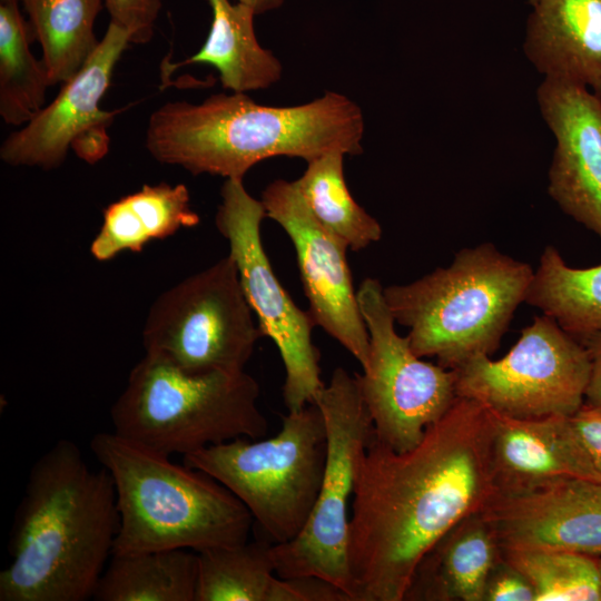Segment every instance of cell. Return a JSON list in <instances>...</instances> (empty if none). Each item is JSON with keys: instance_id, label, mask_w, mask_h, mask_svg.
<instances>
[{"instance_id": "1", "label": "cell", "mask_w": 601, "mask_h": 601, "mask_svg": "<svg viewBox=\"0 0 601 601\" xmlns=\"http://www.w3.org/2000/svg\"><path fill=\"white\" fill-rule=\"evenodd\" d=\"M491 442L489 408L461 396L408 451L374 437L357 464L349 518L356 601H403L423 555L485 508L496 493Z\"/></svg>"}, {"instance_id": "2", "label": "cell", "mask_w": 601, "mask_h": 601, "mask_svg": "<svg viewBox=\"0 0 601 601\" xmlns=\"http://www.w3.org/2000/svg\"><path fill=\"white\" fill-rule=\"evenodd\" d=\"M119 531L109 472L92 470L60 440L32 465L0 572V601H85L114 553Z\"/></svg>"}, {"instance_id": "3", "label": "cell", "mask_w": 601, "mask_h": 601, "mask_svg": "<svg viewBox=\"0 0 601 601\" xmlns=\"http://www.w3.org/2000/svg\"><path fill=\"white\" fill-rule=\"evenodd\" d=\"M364 118L346 96L326 92L303 105H259L246 93H215L200 104L168 101L149 117L146 149L161 164L193 175L243 180L277 156L311 161L339 151L361 155Z\"/></svg>"}, {"instance_id": "4", "label": "cell", "mask_w": 601, "mask_h": 601, "mask_svg": "<svg viewBox=\"0 0 601 601\" xmlns=\"http://www.w3.org/2000/svg\"><path fill=\"white\" fill-rule=\"evenodd\" d=\"M90 450L115 484L119 531L114 553L199 552L248 541L252 513L207 473L115 432L95 434Z\"/></svg>"}, {"instance_id": "5", "label": "cell", "mask_w": 601, "mask_h": 601, "mask_svg": "<svg viewBox=\"0 0 601 601\" xmlns=\"http://www.w3.org/2000/svg\"><path fill=\"white\" fill-rule=\"evenodd\" d=\"M534 270L491 243L456 253L447 267L408 284L384 287L395 323L407 327L420 357L456 370L499 347Z\"/></svg>"}, {"instance_id": "6", "label": "cell", "mask_w": 601, "mask_h": 601, "mask_svg": "<svg viewBox=\"0 0 601 601\" xmlns=\"http://www.w3.org/2000/svg\"><path fill=\"white\" fill-rule=\"evenodd\" d=\"M259 386L245 371L189 374L145 354L114 403V432L165 455L195 453L236 439L258 440L268 423Z\"/></svg>"}, {"instance_id": "7", "label": "cell", "mask_w": 601, "mask_h": 601, "mask_svg": "<svg viewBox=\"0 0 601 601\" xmlns=\"http://www.w3.org/2000/svg\"><path fill=\"white\" fill-rule=\"evenodd\" d=\"M327 433L316 403L282 417L270 439H236L183 456L235 494L273 544L296 538L316 502Z\"/></svg>"}, {"instance_id": "8", "label": "cell", "mask_w": 601, "mask_h": 601, "mask_svg": "<svg viewBox=\"0 0 601 601\" xmlns=\"http://www.w3.org/2000/svg\"><path fill=\"white\" fill-rule=\"evenodd\" d=\"M327 433V456L321 489L311 515L293 540L273 544L279 578L315 575L341 588L355 600L348 562V502L357 464L375 437L357 374L334 370L316 394Z\"/></svg>"}, {"instance_id": "9", "label": "cell", "mask_w": 601, "mask_h": 601, "mask_svg": "<svg viewBox=\"0 0 601 601\" xmlns=\"http://www.w3.org/2000/svg\"><path fill=\"white\" fill-rule=\"evenodd\" d=\"M230 254L161 293L142 329L146 354L189 374L238 373L262 329Z\"/></svg>"}, {"instance_id": "10", "label": "cell", "mask_w": 601, "mask_h": 601, "mask_svg": "<svg viewBox=\"0 0 601 601\" xmlns=\"http://www.w3.org/2000/svg\"><path fill=\"white\" fill-rule=\"evenodd\" d=\"M384 287L365 278L357 289L370 338L359 390L373 421L375 439L395 452L416 446L457 397L456 373L422 359L408 338L395 331Z\"/></svg>"}, {"instance_id": "11", "label": "cell", "mask_w": 601, "mask_h": 601, "mask_svg": "<svg viewBox=\"0 0 601 601\" xmlns=\"http://www.w3.org/2000/svg\"><path fill=\"white\" fill-rule=\"evenodd\" d=\"M457 396L516 418L571 416L584 403L591 361L587 347L542 314L497 361L477 356L459 368Z\"/></svg>"}, {"instance_id": "12", "label": "cell", "mask_w": 601, "mask_h": 601, "mask_svg": "<svg viewBox=\"0 0 601 601\" xmlns=\"http://www.w3.org/2000/svg\"><path fill=\"white\" fill-rule=\"evenodd\" d=\"M215 223L229 244L245 296L264 336L277 346L286 377L283 398L288 412L314 403L325 385L321 378L319 351L312 341L316 326L308 311L300 309L276 277L260 238L266 217L260 200L245 189L243 180L226 179Z\"/></svg>"}, {"instance_id": "13", "label": "cell", "mask_w": 601, "mask_h": 601, "mask_svg": "<svg viewBox=\"0 0 601 601\" xmlns=\"http://www.w3.org/2000/svg\"><path fill=\"white\" fill-rule=\"evenodd\" d=\"M130 42L129 33L109 22L93 53L56 98L0 147V158L13 167H59L71 149L92 165L109 149L108 127L118 111L99 107L110 86L116 65Z\"/></svg>"}, {"instance_id": "14", "label": "cell", "mask_w": 601, "mask_h": 601, "mask_svg": "<svg viewBox=\"0 0 601 601\" xmlns=\"http://www.w3.org/2000/svg\"><path fill=\"white\" fill-rule=\"evenodd\" d=\"M266 217L287 233L296 252L308 313L361 364L366 365L370 338L346 259L347 246L312 215L295 180L277 179L263 191Z\"/></svg>"}, {"instance_id": "15", "label": "cell", "mask_w": 601, "mask_h": 601, "mask_svg": "<svg viewBox=\"0 0 601 601\" xmlns=\"http://www.w3.org/2000/svg\"><path fill=\"white\" fill-rule=\"evenodd\" d=\"M502 551L562 550L601 556V482L564 479L495 493L481 511Z\"/></svg>"}, {"instance_id": "16", "label": "cell", "mask_w": 601, "mask_h": 601, "mask_svg": "<svg viewBox=\"0 0 601 601\" xmlns=\"http://www.w3.org/2000/svg\"><path fill=\"white\" fill-rule=\"evenodd\" d=\"M536 98L555 138L548 193L564 214L601 239V96L544 78Z\"/></svg>"}, {"instance_id": "17", "label": "cell", "mask_w": 601, "mask_h": 601, "mask_svg": "<svg viewBox=\"0 0 601 601\" xmlns=\"http://www.w3.org/2000/svg\"><path fill=\"white\" fill-rule=\"evenodd\" d=\"M489 412L496 493L525 491L564 479L601 482L570 416L516 418Z\"/></svg>"}, {"instance_id": "18", "label": "cell", "mask_w": 601, "mask_h": 601, "mask_svg": "<svg viewBox=\"0 0 601 601\" xmlns=\"http://www.w3.org/2000/svg\"><path fill=\"white\" fill-rule=\"evenodd\" d=\"M523 51L544 78L601 96V0H538Z\"/></svg>"}, {"instance_id": "19", "label": "cell", "mask_w": 601, "mask_h": 601, "mask_svg": "<svg viewBox=\"0 0 601 601\" xmlns=\"http://www.w3.org/2000/svg\"><path fill=\"white\" fill-rule=\"evenodd\" d=\"M502 550L481 512L446 532L420 560L403 601H483Z\"/></svg>"}, {"instance_id": "20", "label": "cell", "mask_w": 601, "mask_h": 601, "mask_svg": "<svg viewBox=\"0 0 601 601\" xmlns=\"http://www.w3.org/2000/svg\"><path fill=\"white\" fill-rule=\"evenodd\" d=\"M199 221L184 184L144 185L105 208L90 252L99 262L110 260L126 250L139 253L149 242L165 239Z\"/></svg>"}, {"instance_id": "21", "label": "cell", "mask_w": 601, "mask_h": 601, "mask_svg": "<svg viewBox=\"0 0 601 601\" xmlns=\"http://www.w3.org/2000/svg\"><path fill=\"white\" fill-rule=\"evenodd\" d=\"M208 2L213 19L206 41L194 56L174 66L210 65L218 71L223 88L233 92L246 93L277 82L282 63L259 45L254 28L255 11L229 0Z\"/></svg>"}, {"instance_id": "22", "label": "cell", "mask_w": 601, "mask_h": 601, "mask_svg": "<svg viewBox=\"0 0 601 601\" xmlns=\"http://www.w3.org/2000/svg\"><path fill=\"white\" fill-rule=\"evenodd\" d=\"M197 552L164 549L112 553L96 587L98 601H195Z\"/></svg>"}, {"instance_id": "23", "label": "cell", "mask_w": 601, "mask_h": 601, "mask_svg": "<svg viewBox=\"0 0 601 601\" xmlns=\"http://www.w3.org/2000/svg\"><path fill=\"white\" fill-rule=\"evenodd\" d=\"M525 303L583 341L601 331V264L574 268L554 246H546L533 273Z\"/></svg>"}, {"instance_id": "24", "label": "cell", "mask_w": 601, "mask_h": 601, "mask_svg": "<svg viewBox=\"0 0 601 601\" xmlns=\"http://www.w3.org/2000/svg\"><path fill=\"white\" fill-rule=\"evenodd\" d=\"M28 14L50 86L63 83L85 65L99 41L95 22L104 0H19Z\"/></svg>"}, {"instance_id": "25", "label": "cell", "mask_w": 601, "mask_h": 601, "mask_svg": "<svg viewBox=\"0 0 601 601\" xmlns=\"http://www.w3.org/2000/svg\"><path fill=\"white\" fill-rule=\"evenodd\" d=\"M19 3L0 1V116L12 126L26 125L45 107L50 86L42 60L30 50L35 37Z\"/></svg>"}, {"instance_id": "26", "label": "cell", "mask_w": 601, "mask_h": 601, "mask_svg": "<svg viewBox=\"0 0 601 601\" xmlns=\"http://www.w3.org/2000/svg\"><path fill=\"white\" fill-rule=\"evenodd\" d=\"M195 601H275L273 543L257 540L197 552Z\"/></svg>"}, {"instance_id": "27", "label": "cell", "mask_w": 601, "mask_h": 601, "mask_svg": "<svg viewBox=\"0 0 601 601\" xmlns=\"http://www.w3.org/2000/svg\"><path fill=\"white\" fill-rule=\"evenodd\" d=\"M344 156L332 151L308 161L295 183L315 219L348 248L361 250L381 239L382 227L351 195Z\"/></svg>"}, {"instance_id": "28", "label": "cell", "mask_w": 601, "mask_h": 601, "mask_svg": "<svg viewBox=\"0 0 601 601\" xmlns=\"http://www.w3.org/2000/svg\"><path fill=\"white\" fill-rule=\"evenodd\" d=\"M531 583L535 601H600L599 556L562 550L502 551Z\"/></svg>"}, {"instance_id": "29", "label": "cell", "mask_w": 601, "mask_h": 601, "mask_svg": "<svg viewBox=\"0 0 601 601\" xmlns=\"http://www.w3.org/2000/svg\"><path fill=\"white\" fill-rule=\"evenodd\" d=\"M110 22L124 28L136 45L148 43L161 8V0H104Z\"/></svg>"}, {"instance_id": "30", "label": "cell", "mask_w": 601, "mask_h": 601, "mask_svg": "<svg viewBox=\"0 0 601 601\" xmlns=\"http://www.w3.org/2000/svg\"><path fill=\"white\" fill-rule=\"evenodd\" d=\"M483 601H535L529 580L502 555L485 583Z\"/></svg>"}, {"instance_id": "31", "label": "cell", "mask_w": 601, "mask_h": 601, "mask_svg": "<svg viewBox=\"0 0 601 601\" xmlns=\"http://www.w3.org/2000/svg\"><path fill=\"white\" fill-rule=\"evenodd\" d=\"M276 601H351L334 583L315 575L279 578Z\"/></svg>"}, {"instance_id": "32", "label": "cell", "mask_w": 601, "mask_h": 601, "mask_svg": "<svg viewBox=\"0 0 601 601\" xmlns=\"http://www.w3.org/2000/svg\"><path fill=\"white\" fill-rule=\"evenodd\" d=\"M570 422L601 474V406L584 401L581 407L570 416Z\"/></svg>"}, {"instance_id": "33", "label": "cell", "mask_w": 601, "mask_h": 601, "mask_svg": "<svg viewBox=\"0 0 601 601\" xmlns=\"http://www.w3.org/2000/svg\"><path fill=\"white\" fill-rule=\"evenodd\" d=\"M591 361V374L585 402L601 406V331L581 341Z\"/></svg>"}, {"instance_id": "34", "label": "cell", "mask_w": 601, "mask_h": 601, "mask_svg": "<svg viewBox=\"0 0 601 601\" xmlns=\"http://www.w3.org/2000/svg\"><path fill=\"white\" fill-rule=\"evenodd\" d=\"M237 2L250 7L256 14H262L279 8L284 0H237Z\"/></svg>"}, {"instance_id": "35", "label": "cell", "mask_w": 601, "mask_h": 601, "mask_svg": "<svg viewBox=\"0 0 601 601\" xmlns=\"http://www.w3.org/2000/svg\"><path fill=\"white\" fill-rule=\"evenodd\" d=\"M599 570H600V580H601V556H599ZM600 601H601V597H600Z\"/></svg>"}, {"instance_id": "36", "label": "cell", "mask_w": 601, "mask_h": 601, "mask_svg": "<svg viewBox=\"0 0 601 601\" xmlns=\"http://www.w3.org/2000/svg\"><path fill=\"white\" fill-rule=\"evenodd\" d=\"M532 6L536 3L538 0H529Z\"/></svg>"}, {"instance_id": "37", "label": "cell", "mask_w": 601, "mask_h": 601, "mask_svg": "<svg viewBox=\"0 0 601 601\" xmlns=\"http://www.w3.org/2000/svg\"><path fill=\"white\" fill-rule=\"evenodd\" d=\"M0 1H2V0H0Z\"/></svg>"}]
</instances>
